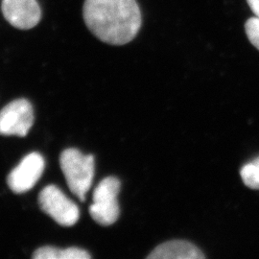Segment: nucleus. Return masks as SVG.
<instances>
[{"label":"nucleus","instance_id":"f257e3e1","mask_svg":"<svg viewBox=\"0 0 259 259\" xmlns=\"http://www.w3.org/2000/svg\"><path fill=\"white\" fill-rule=\"evenodd\" d=\"M83 17L93 35L111 46L129 44L142 24L136 0H84Z\"/></svg>","mask_w":259,"mask_h":259},{"label":"nucleus","instance_id":"f03ea898","mask_svg":"<svg viewBox=\"0 0 259 259\" xmlns=\"http://www.w3.org/2000/svg\"><path fill=\"white\" fill-rule=\"evenodd\" d=\"M60 165L68 188L80 201L85 200L94 176V157L83 155L79 150L66 149L60 157Z\"/></svg>","mask_w":259,"mask_h":259},{"label":"nucleus","instance_id":"7ed1b4c3","mask_svg":"<svg viewBox=\"0 0 259 259\" xmlns=\"http://www.w3.org/2000/svg\"><path fill=\"white\" fill-rule=\"evenodd\" d=\"M120 188V181L115 177H107L96 186L90 206V214L95 222L108 227L118 220L120 210L117 197Z\"/></svg>","mask_w":259,"mask_h":259},{"label":"nucleus","instance_id":"20e7f679","mask_svg":"<svg viewBox=\"0 0 259 259\" xmlns=\"http://www.w3.org/2000/svg\"><path fill=\"white\" fill-rule=\"evenodd\" d=\"M38 204L44 212L63 227H72L79 220L80 210L77 204L56 185H48L40 191Z\"/></svg>","mask_w":259,"mask_h":259},{"label":"nucleus","instance_id":"39448f33","mask_svg":"<svg viewBox=\"0 0 259 259\" xmlns=\"http://www.w3.org/2000/svg\"><path fill=\"white\" fill-rule=\"evenodd\" d=\"M34 123V111L26 99H18L0 111V135L26 137Z\"/></svg>","mask_w":259,"mask_h":259},{"label":"nucleus","instance_id":"423d86ee","mask_svg":"<svg viewBox=\"0 0 259 259\" xmlns=\"http://www.w3.org/2000/svg\"><path fill=\"white\" fill-rule=\"evenodd\" d=\"M45 159L38 153H31L24 157L8 176L11 190L17 194L27 192L33 188L44 173Z\"/></svg>","mask_w":259,"mask_h":259},{"label":"nucleus","instance_id":"0eeeda50","mask_svg":"<svg viewBox=\"0 0 259 259\" xmlns=\"http://www.w3.org/2000/svg\"><path fill=\"white\" fill-rule=\"evenodd\" d=\"M1 11L10 24L20 30L37 26L41 19L37 0H2Z\"/></svg>","mask_w":259,"mask_h":259},{"label":"nucleus","instance_id":"6e6552de","mask_svg":"<svg viewBox=\"0 0 259 259\" xmlns=\"http://www.w3.org/2000/svg\"><path fill=\"white\" fill-rule=\"evenodd\" d=\"M204 253L195 245L185 240L168 241L157 246L149 259H204Z\"/></svg>","mask_w":259,"mask_h":259},{"label":"nucleus","instance_id":"1a4fd4ad","mask_svg":"<svg viewBox=\"0 0 259 259\" xmlns=\"http://www.w3.org/2000/svg\"><path fill=\"white\" fill-rule=\"evenodd\" d=\"M33 258L36 259H89L91 254L80 248L59 249L54 247H41L37 249Z\"/></svg>","mask_w":259,"mask_h":259},{"label":"nucleus","instance_id":"9d476101","mask_svg":"<svg viewBox=\"0 0 259 259\" xmlns=\"http://www.w3.org/2000/svg\"><path fill=\"white\" fill-rule=\"evenodd\" d=\"M240 175L246 186L259 189V157L242 167Z\"/></svg>","mask_w":259,"mask_h":259},{"label":"nucleus","instance_id":"9b49d317","mask_svg":"<svg viewBox=\"0 0 259 259\" xmlns=\"http://www.w3.org/2000/svg\"><path fill=\"white\" fill-rule=\"evenodd\" d=\"M246 35L250 44L259 50V19L254 17L246 21L245 24Z\"/></svg>","mask_w":259,"mask_h":259},{"label":"nucleus","instance_id":"f8f14e48","mask_svg":"<svg viewBox=\"0 0 259 259\" xmlns=\"http://www.w3.org/2000/svg\"><path fill=\"white\" fill-rule=\"evenodd\" d=\"M247 3L255 17L259 19V0H247Z\"/></svg>","mask_w":259,"mask_h":259}]
</instances>
